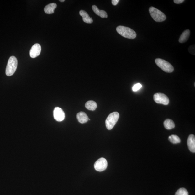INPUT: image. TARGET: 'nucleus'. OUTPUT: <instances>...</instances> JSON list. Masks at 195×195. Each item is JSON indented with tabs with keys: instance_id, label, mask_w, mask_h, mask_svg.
<instances>
[{
	"instance_id": "obj_22",
	"label": "nucleus",
	"mask_w": 195,
	"mask_h": 195,
	"mask_svg": "<svg viewBox=\"0 0 195 195\" xmlns=\"http://www.w3.org/2000/svg\"><path fill=\"white\" fill-rule=\"evenodd\" d=\"M174 3L177 4H180L184 2V0H174Z\"/></svg>"
},
{
	"instance_id": "obj_10",
	"label": "nucleus",
	"mask_w": 195,
	"mask_h": 195,
	"mask_svg": "<svg viewBox=\"0 0 195 195\" xmlns=\"http://www.w3.org/2000/svg\"><path fill=\"white\" fill-rule=\"evenodd\" d=\"M188 147L190 151L192 153L195 152V137L193 134L189 135L187 140Z\"/></svg>"
},
{
	"instance_id": "obj_6",
	"label": "nucleus",
	"mask_w": 195,
	"mask_h": 195,
	"mask_svg": "<svg viewBox=\"0 0 195 195\" xmlns=\"http://www.w3.org/2000/svg\"><path fill=\"white\" fill-rule=\"evenodd\" d=\"M153 97L155 102L157 103L167 105L169 103V99L165 94L157 93L154 95Z\"/></svg>"
},
{
	"instance_id": "obj_20",
	"label": "nucleus",
	"mask_w": 195,
	"mask_h": 195,
	"mask_svg": "<svg viewBox=\"0 0 195 195\" xmlns=\"http://www.w3.org/2000/svg\"><path fill=\"white\" fill-rule=\"evenodd\" d=\"M142 87V85L140 83H137V84L134 85V87H132V90L133 91L137 92L138 90H139Z\"/></svg>"
},
{
	"instance_id": "obj_1",
	"label": "nucleus",
	"mask_w": 195,
	"mask_h": 195,
	"mask_svg": "<svg viewBox=\"0 0 195 195\" xmlns=\"http://www.w3.org/2000/svg\"><path fill=\"white\" fill-rule=\"evenodd\" d=\"M116 31L122 36L129 39H134L137 34L134 30L129 27L123 26H119L116 28Z\"/></svg>"
},
{
	"instance_id": "obj_3",
	"label": "nucleus",
	"mask_w": 195,
	"mask_h": 195,
	"mask_svg": "<svg viewBox=\"0 0 195 195\" xmlns=\"http://www.w3.org/2000/svg\"><path fill=\"white\" fill-rule=\"evenodd\" d=\"M149 12L152 18L156 22H163L166 20V16L165 14L153 7L149 8Z\"/></svg>"
},
{
	"instance_id": "obj_19",
	"label": "nucleus",
	"mask_w": 195,
	"mask_h": 195,
	"mask_svg": "<svg viewBox=\"0 0 195 195\" xmlns=\"http://www.w3.org/2000/svg\"><path fill=\"white\" fill-rule=\"evenodd\" d=\"M175 195H189V193L186 189L181 188L176 192Z\"/></svg>"
},
{
	"instance_id": "obj_5",
	"label": "nucleus",
	"mask_w": 195,
	"mask_h": 195,
	"mask_svg": "<svg viewBox=\"0 0 195 195\" xmlns=\"http://www.w3.org/2000/svg\"><path fill=\"white\" fill-rule=\"evenodd\" d=\"M156 65L161 70L167 73H172L174 71V68L171 64L167 61L160 58L155 59Z\"/></svg>"
},
{
	"instance_id": "obj_4",
	"label": "nucleus",
	"mask_w": 195,
	"mask_h": 195,
	"mask_svg": "<svg viewBox=\"0 0 195 195\" xmlns=\"http://www.w3.org/2000/svg\"><path fill=\"white\" fill-rule=\"evenodd\" d=\"M119 118V114L117 112L111 113L107 118L106 120V125L107 129L111 130L117 122Z\"/></svg>"
},
{
	"instance_id": "obj_21",
	"label": "nucleus",
	"mask_w": 195,
	"mask_h": 195,
	"mask_svg": "<svg viewBox=\"0 0 195 195\" xmlns=\"http://www.w3.org/2000/svg\"><path fill=\"white\" fill-rule=\"evenodd\" d=\"M189 53L195 55V45H192L190 46L188 49Z\"/></svg>"
},
{
	"instance_id": "obj_15",
	"label": "nucleus",
	"mask_w": 195,
	"mask_h": 195,
	"mask_svg": "<svg viewBox=\"0 0 195 195\" xmlns=\"http://www.w3.org/2000/svg\"><path fill=\"white\" fill-rule=\"evenodd\" d=\"M56 7L57 4L55 3H51L47 5L44 8L45 12L48 14L53 13Z\"/></svg>"
},
{
	"instance_id": "obj_16",
	"label": "nucleus",
	"mask_w": 195,
	"mask_h": 195,
	"mask_svg": "<svg viewBox=\"0 0 195 195\" xmlns=\"http://www.w3.org/2000/svg\"><path fill=\"white\" fill-rule=\"evenodd\" d=\"M164 127L166 129L168 130H171L173 129L175 127V124L173 121L170 119H167L164 122Z\"/></svg>"
},
{
	"instance_id": "obj_7",
	"label": "nucleus",
	"mask_w": 195,
	"mask_h": 195,
	"mask_svg": "<svg viewBox=\"0 0 195 195\" xmlns=\"http://www.w3.org/2000/svg\"><path fill=\"white\" fill-rule=\"evenodd\" d=\"M108 164L106 159L101 158L98 159L95 163L94 167L96 171L102 172L106 169Z\"/></svg>"
},
{
	"instance_id": "obj_8",
	"label": "nucleus",
	"mask_w": 195,
	"mask_h": 195,
	"mask_svg": "<svg viewBox=\"0 0 195 195\" xmlns=\"http://www.w3.org/2000/svg\"><path fill=\"white\" fill-rule=\"evenodd\" d=\"M53 114L55 119L58 122H61L65 119V113L62 109L59 107H56L54 108Z\"/></svg>"
},
{
	"instance_id": "obj_11",
	"label": "nucleus",
	"mask_w": 195,
	"mask_h": 195,
	"mask_svg": "<svg viewBox=\"0 0 195 195\" xmlns=\"http://www.w3.org/2000/svg\"><path fill=\"white\" fill-rule=\"evenodd\" d=\"M77 118L79 123L82 124L87 123L89 119L86 113L83 112H80L77 114Z\"/></svg>"
},
{
	"instance_id": "obj_14",
	"label": "nucleus",
	"mask_w": 195,
	"mask_h": 195,
	"mask_svg": "<svg viewBox=\"0 0 195 195\" xmlns=\"http://www.w3.org/2000/svg\"><path fill=\"white\" fill-rule=\"evenodd\" d=\"M92 8L94 13L97 15L100 16L101 18H106L108 17V14L104 10H99L96 6H92Z\"/></svg>"
},
{
	"instance_id": "obj_18",
	"label": "nucleus",
	"mask_w": 195,
	"mask_h": 195,
	"mask_svg": "<svg viewBox=\"0 0 195 195\" xmlns=\"http://www.w3.org/2000/svg\"><path fill=\"white\" fill-rule=\"evenodd\" d=\"M168 140L170 142L174 144L180 143L181 140L180 138L176 135H172L168 137Z\"/></svg>"
},
{
	"instance_id": "obj_24",
	"label": "nucleus",
	"mask_w": 195,
	"mask_h": 195,
	"mask_svg": "<svg viewBox=\"0 0 195 195\" xmlns=\"http://www.w3.org/2000/svg\"><path fill=\"white\" fill-rule=\"evenodd\" d=\"M60 1L61 2H65V0H60V1Z\"/></svg>"
},
{
	"instance_id": "obj_2",
	"label": "nucleus",
	"mask_w": 195,
	"mask_h": 195,
	"mask_svg": "<svg viewBox=\"0 0 195 195\" xmlns=\"http://www.w3.org/2000/svg\"><path fill=\"white\" fill-rule=\"evenodd\" d=\"M18 64L17 59L15 56H12L9 58L6 70L7 76H10L14 74L17 68Z\"/></svg>"
},
{
	"instance_id": "obj_12",
	"label": "nucleus",
	"mask_w": 195,
	"mask_h": 195,
	"mask_svg": "<svg viewBox=\"0 0 195 195\" xmlns=\"http://www.w3.org/2000/svg\"><path fill=\"white\" fill-rule=\"evenodd\" d=\"M79 14L82 18V20L85 23L91 24L93 22L92 18L90 17L88 14L85 11L83 10H80Z\"/></svg>"
},
{
	"instance_id": "obj_9",
	"label": "nucleus",
	"mask_w": 195,
	"mask_h": 195,
	"mask_svg": "<svg viewBox=\"0 0 195 195\" xmlns=\"http://www.w3.org/2000/svg\"><path fill=\"white\" fill-rule=\"evenodd\" d=\"M41 50V47L39 44L33 45L30 51V55L32 58H34L39 56Z\"/></svg>"
},
{
	"instance_id": "obj_23",
	"label": "nucleus",
	"mask_w": 195,
	"mask_h": 195,
	"mask_svg": "<svg viewBox=\"0 0 195 195\" xmlns=\"http://www.w3.org/2000/svg\"><path fill=\"white\" fill-rule=\"evenodd\" d=\"M119 2V0H112V3L113 5L116 6Z\"/></svg>"
},
{
	"instance_id": "obj_17",
	"label": "nucleus",
	"mask_w": 195,
	"mask_h": 195,
	"mask_svg": "<svg viewBox=\"0 0 195 195\" xmlns=\"http://www.w3.org/2000/svg\"><path fill=\"white\" fill-rule=\"evenodd\" d=\"M85 106L87 110L94 111L96 110L97 106L96 102L92 101H87L86 103Z\"/></svg>"
},
{
	"instance_id": "obj_13",
	"label": "nucleus",
	"mask_w": 195,
	"mask_h": 195,
	"mask_svg": "<svg viewBox=\"0 0 195 195\" xmlns=\"http://www.w3.org/2000/svg\"><path fill=\"white\" fill-rule=\"evenodd\" d=\"M190 31L189 29L185 30L179 38V41L180 43H184L187 42L189 39L190 35Z\"/></svg>"
}]
</instances>
